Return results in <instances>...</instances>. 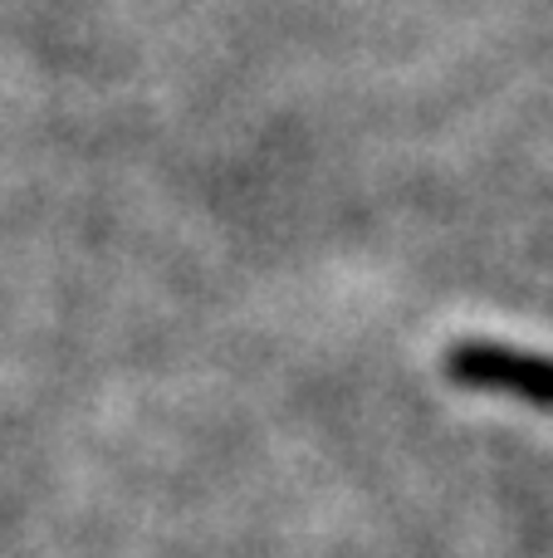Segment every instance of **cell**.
Segmentation results:
<instances>
[{
  "instance_id": "1",
  "label": "cell",
  "mask_w": 553,
  "mask_h": 558,
  "mask_svg": "<svg viewBox=\"0 0 553 558\" xmlns=\"http://www.w3.org/2000/svg\"><path fill=\"white\" fill-rule=\"evenodd\" d=\"M451 383L470 387V392H500L515 397L525 407L553 412V357L529 353L515 343H495V338H460L441 357Z\"/></svg>"
}]
</instances>
